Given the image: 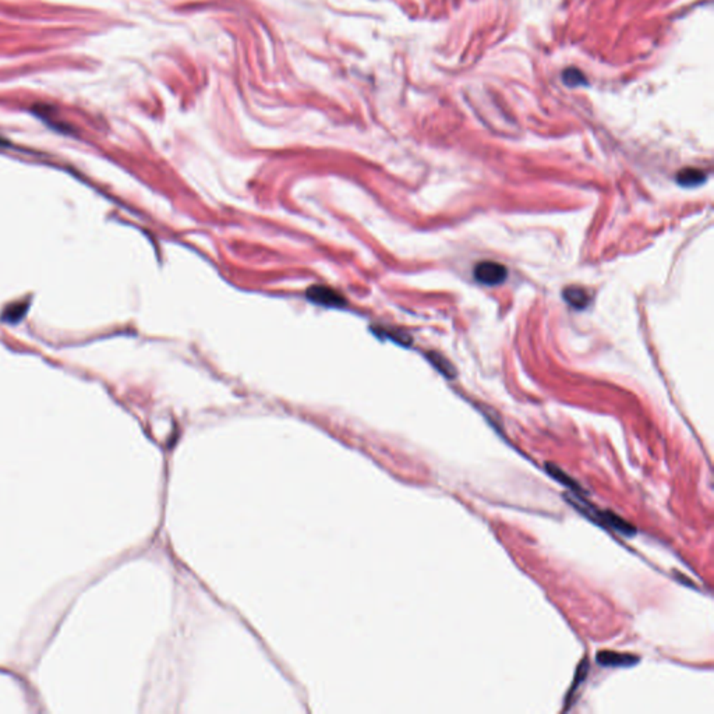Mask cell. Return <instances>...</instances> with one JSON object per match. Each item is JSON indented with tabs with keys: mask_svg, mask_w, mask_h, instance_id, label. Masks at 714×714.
<instances>
[{
	"mask_svg": "<svg viewBox=\"0 0 714 714\" xmlns=\"http://www.w3.org/2000/svg\"><path fill=\"white\" fill-rule=\"evenodd\" d=\"M474 279L484 286H497L505 282L508 269L505 265L495 261H481L473 269Z\"/></svg>",
	"mask_w": 714,
	"mask_h": 714,
	"instance_id": "1",
	"label": "cell"
},
{
	"mask_svg": "<svg viewBox=\"0 0 714 714\" xmlns=\"http://www.w3.org/2000/svg\"><path fill=\"white\" fill-rule=\"evenodd\" d=\"M596 663L600 667L605 668H620V667H632L639 663V657L630 653H618V652H598L596 656Z\"/></svg>",
	"mask_w": 714,
	"mask_h": 714,
	"instance_id": "2",
	"label": "cell"
},
{
	"mask_svg": "<svg viewBox=\"0 0 714 714\" xmlns=\"http://www.w3.org/2000/svg\"><path fill=\"white\" fill-rule=\"evenodd\" d=\"M307 297L317 303V304H323V305H331V307H339V305L343 304V297L342 294H339L338 292H335L334 289L331 287H327V286H313L307 290Z\"/></svg>",
	"mask_w": 714,
	"mask_h": 714,
	"instance_id": "3",
	"label": "cell"
},
{
	"mask_svg": "<svg viewBox=\"0 0 714 714\" xmlns=\"http://www.w3.org/2000/svg\"><path fill=\"white\" fill-rule=\"evenodd\" d=\"M564 300L575 310H584L590 303V294L579 286H569L562 292Z\"/></svg>",
	"mask_w": 714,
	"mask_h": 714,
	"instance_id": "4",
	"label": "cell"
},
{
	"mask_svg": "<svg viewBox=\"0 0 714 714\" xmlns=\"http://www.w3.org/2000/svg\"><path fill=\"white\" fill-rule=\"evenodd\" d=\"M706 181V172L696 168H685L677 175V183L682 187H696Z\"/></svg>",
	"mask_w": 714,
	"mask_h": 714,
	"instance_id": "5",
	"label": "cell"
},
{
	"mask_svg": "<svg viewBox=\"0 0 714 714\" xmlns=\"http://www.w3.org/2000/svg\"><path fill=\"white\" fill-rule=\"evenodd\" d=\"M546 472H547V473H548V474H550L555 481H558L561 485H564V487H565V488H568L569 491L576 492V494L582 492L580 485H579V484H578V483H576V481H575V480H573L568 473H565L561 467H558L557 465L550 463V462H548V463H546Z\"/></svg>",
	"mask_w": 714,
	"mask_h": 714,
	"instance_id": "6",
	"label": "cell"
},
{
	"mask_svg": "<svg viewBox=\"0 0 714 714\" xmlns=\"http://www.w3.org/2000/svg\"><path fill=\"white\" fill-rule=\"evenodd\" d=\"M28 305H30L28 303H23V301L19 304L9 305V307L2 314V320L6 323H10V324H16V323L21 321L28 312Z\"/></svg>",
	"mask_w": 714,
	"mask_h": 714,
	"instance_id": "7",
	"label": "cell"
},
{
	"mask_svg": "<svg viewBox=\"0 0 714 714\" xmlns=\"http://www.w3.org/2000/svg\"><path fill=\"white\" fill-rule=\"evenodd\" d=\"M427 357H429L430 363H431V364H433V366H434V367H436V368H437V370H438L444 377H447V378H454V377H455V373H456V371H455L454 366H452V364H451V363H449L444 356H441V355H438V353H436V352H433V353L427 355Z\"/></svg>",
	"mask_w": 714,
	"mask_h": 714,
	"instance_id": "8",
	"label": "cell"
},
{
	"mask_svg": "<svg viewBox=\"0 0 714 714\" xmlns=\"http://www.w3.org/2000/svg\"><path fill=\"white\" fill-rule=\"evenodd\" d=\"M587 670H589V661H587V660H583V661L579 664V667H578V670H576V674H575L573 684H572L571 689L568 690V697H566V707H565V710H568V707L571 706V697L575 695V692L578 690V688L583 684V681H584V678H586V675H587Z\"/></svg>",
	"mask_w": 714,
	"mask_h": 714,
	"instance_id": "9",
	"label": "cell"
},
{
	"mask_svg": "<svg viewBox=\"0 0 714 714\" xmlns=\"http://www.w3.org/2000/svg\"><path fill=\"white\" fill-rule=\"evenodd\" d=\"M562 81L565 82V85L568 87H579V85H587V81H586V77L583 75V73L578 69H566L564 73H562Z\"/></svg>",
	"mask_w": 714,
	"mask_h": 714,
	"instance_id": "10",
	"label": "cell"
}]
</instances>
